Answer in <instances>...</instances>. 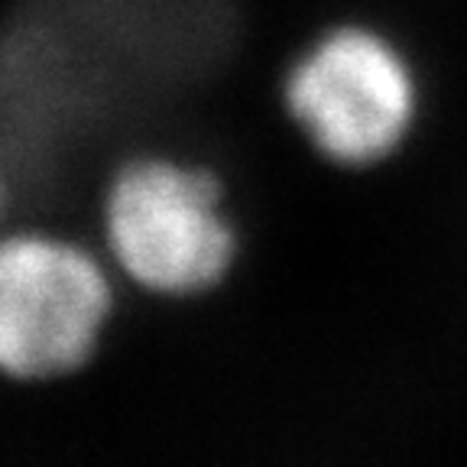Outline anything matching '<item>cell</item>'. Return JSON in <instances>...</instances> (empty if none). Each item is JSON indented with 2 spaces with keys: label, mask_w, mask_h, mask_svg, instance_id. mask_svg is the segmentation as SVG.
<instances>
[{
  "label": "cell",
  "mask_w": 467,
  "mask_h": 467,
  "mask_svg": "<svg viewBox=\"0 0 467 467\" xmlns=\"http://www.w3.org/2000/svg\"><path fill=\"white\" fill-rule=\"evenodd\" d=\"M98 237L117 279L156 299L218 289L241 256L224 175L175 146H140L108 169Z\"/></svg>",
  "instance_id": "obj_1"
},
{
  "label": "cell",
  "mask_w": 467,
  "mask_h": 467,
  "mask_svg": "<svg viewBox=\"0 0 467 467\" xmlns=\"http://www.w3.org/2000/svg\"><path fill=\"white\" fill-rule=\"evenodd\" d=\"M4 212H7V172H4V160H0V231H4Z\"/></svg>",
  "instance_id": "obj_4"
},
{
  "label": "cell",
  "mask_w": 467,
  "mask_h": 467,
  "mask_svg": "<svg viewBox=\"0 0 467 467\" xmlns=\"http://www.w3.org/2000/svg\"><path fill=\"white\" fill-rule=\"evenodd\" d=\"M101 247L52 227L0 231V377L49 383L95 358L117 302Z\"/></svg>",
  "instance_id": "obj_3"
},
{
  "label": "cell",
  "mask_w": 467,
  "mask_h": 467,
  "mask_svg": "<svg viewBox=\"0 0 467 467\" xmlns=\"http://www.w3.org/2000/svg\"><path fill=\"white\" fill-rule=\"evenodd\" d=\"M276 108L308 153L344 172L389 162L416 133L422 81L393 33L331 20L285 56Z\"/></svg>",
  "instance_id": "obj_2"
}]
</instances>
